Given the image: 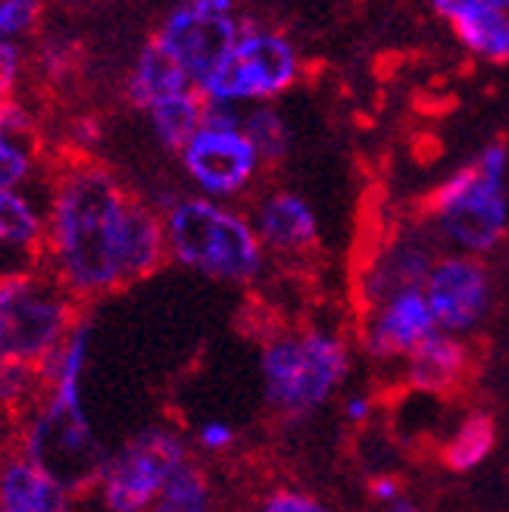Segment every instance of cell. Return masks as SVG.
I'll use <instances>...</instances> for the list:
<instances>
[{"label": "cell", "instance_id": "6da1fadb", "mask_svg": "<svg viewBox=\"0 0 509 512\" xmlns=\"http://www.w3.org/2000/svg\"><path fill=\"white\" fill-rule=\"evenodd\" d=\"M129 194L97 163H69L54 194V250L72 291L122 285V235Z\"/></svg>", "mask_w": 509, "mask_h": 512}, {"label": "cell", "instance_id": "7a4b0ae2", "mask_svg": "<svg viewBox=\"0 0 509 512\" xmlns=\"http://www.w3.org/2000/svg\"><path fill=\"white\" fill-rule=\"evenodd\" d=\"M88 328L79 325L69 335L57 372V394L50 406L38 416L29 434V463H35L44 475H50L63 491L88 488L104 469V450L94 441L88 419L79 400V375L85 366Z\"/></svg>", "mask_w": 509, "mask_h": 512}, {"label": "cell", "instance_id": "3957f363", "mask_svg": "<svg viewBox=\"0 0 509 512\" xmlns=\"http://www.w3.org/2000/svg\"><path fill=\"white\" fill-rule=\"evenodd\" d=\"M506 163V144L494 141L469 166L447 175L422 203L441 238L466 256L491 253L509 232Z\"/></svg>", "mask_w": 509, "mask_h": 512}, {"label": "cell", "instance_id": "277c9868", "mask_svg": "<svg viewBox=\"0 0 509 512\" xmlns=\"http://www.w3.org/2000/svg\"><path fill=\"white\" fill-rule=\"evenodd\" d=\"M263 391L266 403L288 422L313 416L332 400L350 375V347L332 331H300L272 338L263 347Z\"/></svg>", "mask_w": 509, "mask_h": 512}, {"label": "cell", "instance_id": "5b68a950", "mask_svg": "<svg viewBox=\"0 0 509 512\" xmlns=\"http://www.w3.org/2000/svg\"><path fill=\"white\" fill-rule=\"evenodd\" d=\"M166 244L178 263L222 281H253L263 269L257 228L207 197L175 203L166 216Z\"/></svg>", "mask_w": 509, "mask_h": 512}, {"label": "cell", "instance_id": "8992f818", "mask_svg": "<svg viewBox=\"0 0 509 512\" xmlns=\"http://www.w3.org/2000/svg\"><path fill=\"white\" fill-rule=\"evenodd\" d=\"M69 328L72 306L57 285L25 272L0 278V360L7 366L44 363Z\"/></svg>", "mask_w": 509, "mask_h": 512}, {"label": "cell", "instance_id": "52a82bcc", "mask_svg": "<svg viewBox=\"0 0 509 512\" xmlns=\"http://www.w3.org/2000/svg\"><path fill=\"white\" fill-rule=\"evenodd\" d=\"M300 75V57L291 38L282 32L244 25L235 50L228 54L213 82L203 88L213 104L235 100H269L288 91Z\"/></svg>", "mask_w": 509, "mask_h": 512}, {"label": "cell", "instance_id": "ba28073f", "mask_svg": "<svg viewBox=\"0 0 509 512\" xmlns=\"http://www.w3.org/2000/svg\"><path fill=\"white\" fill-rule=\"evenodd\" d=\"M228 10L232 7L225 0H216V4L213 0L185 4L166 19L163 32L157 35L160 44L188 72V79L200 91L213 82V75L222 69V63L241 38V25Z\"/></svg>", "mask_w": 509, "mask_h": 512}, {"label": "cell", "instance_id": "9c48e42d", "mask_svg": "<svg viewBox=\"0 0 509 512\" xmlns=\"http://www.w3.org/2000/svg\"><path fill=\"white\" fill-rule=\"evenodd\" d=\"M188 463L172 431L150 428L125 447L104 475V500L113 512H141L163 497L172 475Z\"/></svg>", "mask_w": 509, "mask_h": 512}, {"label": "cell", "instance_id": "30bf717a", "mask_svg": "<svg viewBox=\"0 0 509 512\" xmlns=\"http://www.w3.org/2000/svg\"><path fill=\"white\" fill-rule=\"evenodd\" d=\"M491 272L478 256L447 253L425 281V300L441 335H469L491 313Z\"/></svg>", "mask_w": 509, "mask_h": 512}, {"label": "cell", "instance_id": "8fae6325", "mask_svg": "<svg viewBox=\"0 0 509 512\" xmlns=\"http://www.w3.org/2000/svg\"><path fill=\"white\" fill-rule=\"evenodd\" d=\"M194 182L216 197L238 194L260 169V157L241 128H200L182 150Z\"/></svg>", "mask_w": 509, "mask_h": 512}, {"label": "cell", "instance_id": "7c38bea8", "mask_svg": "<svg viewBox=\"0 0 509 512\" xmlns=\"http://www.w3.org/2000/svg\"><path fill=\"white\" fill-rule=\"evenodd\" d=\"M431 335H438V325L422 291L397 294L363 316V350L378 363L406 360Z\"/></svg>", "mask_w": 509, "mask_h": 512}, {"label": "cell", "instance_id": "4fadbf2b", "mask_svg": "<svg viewBox=\"0 0 509 512\" xmlns=\"http://www.w3.org/2000/svg\"><path fill=\"white\" fill-rule=\"evenodd\" d=\"M435 263H438L435 244H431L425 235H419V232L394 235L372 256L363 278H360L363 306H366L363 313L375 310L378 303H385L397 294L422 291Z\"/></svg>", "mask_w": 509, "mask_h": 512}, {"label": "cell", "instance_id": "5bb4252c", "mask_svg": "<svg viewBox=\"0 0 509 512\" xmlns=\"http://www.w3.org/2000/svg\"><path fill=\"white\" fill-rule=\"evenodd\" d=\"M435 13L475 57L509 66V4H500V0H438Z\"/></svg>", "mask_w": 509, "mask_h": 512}, {"label": "cell", "instance_id": "9a60e30c", "mask_svg": "<svg viewBox=\"0 0 509 512\" xmlns=\"http://www.w3.org/2000/svg\"><path fill=\"white\" fill-rule=\"evenodd\" d=\"M475 369V353L463 338L431 335L406 356V384L431 397H450L463 388Z\"/></svg>", "mask_w": 509, "mask_h": 512}, {"label": "cell", "instance_id": "2e32d148", "mask_svg": "<svg viewBox=\"0 0 509 512\" xmlns=\"http://www.w3.org/2000/svg\"><path fill=\"white\" fill-rule=\"evenodd\" d=\"M257 238L275 253H307L319 244V219L294 191H272L257 210Z\"/></svg>", "mask_w": 509, "mask_h": 512}, {"label": "cell", "instance_id": "e0dca14e", "mask_svg": "<svg viewBox=\"0 0 509 512\" xmlns=\"http://www.w3.org/2000/svg\"><path fill=\"white\" fill-rule=\"evenodd\" d=\"M166 253V228L150 213L144 203L132 200L129 213H125V235H122V285H135V281L157 272Z\"/></svg>", "mask_w": 509, "mask_h": 512}, {"label": "cell", "instance_id": "ac0fdd59", "mask_svg": "<svg viewBox=\"0 0 509 512\" xmlns=\"http://www.w3.org/2000/svg\"><path fill=\"white\" fill-rule=\"evenodd\" d=\"M185 91H194L188 72L175 63V57L160 44V38L147 41V47L138 57V66L132 72V82H129L132 104L154 110L157 104H163V100L178 97Z\"/></svg>", "mask_w": 509, "mask_h": 512}, {"label": "cell", "instance_id": "d6986e66", "mask_svg": "<svg viewBox=\"0 0 509 512\" xmlns=\"http://www.w3.org/2000/svg\"><path fill=\"white\" fill-rule=\"evenodd\" d=\"M0 506L4 512H69V497L60 484L35 463H7L0 475Z\"/></svg>", "mask_w": 509, "mask_h": 512}, {"label": "cell", "instance_id": "ffe728a7", "mask_svg": "<svg viewBox=\"0 0 509 512\" xmlns=\"http://www.w3.org/2000/svg\"><path fill=\"white\" fill-rule=\"evenodd\" d=\"M497 444V425L491 413H469L460 428L450 434L441 450V463L450 472H472L491 456Z\"/></svg>", "mask_w": 509, "mask_h": 512}, {"label": "cell", "instance_id": "44dd1931", "mask_svg": "<svg viewBox=\"0 0 509 512\" xmlns=\"http://www.w3.org/2000/svg\"><path fill=\"white\" fill-rule=\"evenodd\" d=\"M203 116H207V104H203V97L197 91L169 97L150 110L157 135L169 150H185L191 144V138L203 128Z\"/></svg>", "mask_w": 509, "mask_h": 512}, {"label": "cell", "instance_id": "7402d4cb", "mask_svg": "<svg viewBox=\"0 0 509 512\" xmlns=\"http://www.w3.org/2000/svg\"><path fill=\"white\" fill-rule=\"evenodd\" d=\"M241 132L247 135L253 150H257L260 163H282L288 157V147H291L288 122L272 107H257L253 113H247L241 119Z\"/></svg>", "mask_w": 509, "mask_h": 512}, {"label": "cell", "instance_id": "603a6c76", "mask_svg": "<svg viewBox=\"0 0 509 512\" xmlns=\"http://www.w3.org/2000/svg\"><path fill=\"white\" fill-rule=\"evenodd\" d=\"M160 509L166 512H210V484L200 469L182 466L160 497Z\"/></svg>", "mask_w": 509, "mask_h": 512}, {"label": "cell", "instance_id": "cb8c5ba5", "mask_svg": "<svg viewBox=\"0 0 509 512\" xmlns=\"http://www.w3.org/2000/svg\"><path fill=\"white\" fill-rule=\"evenodd\" d=\"M41 235V222L35 210L16 197L13 191L0 188V244H35Z\"/></svg>", "mask_w": 509, "mask_h": 512}, {"label": "cell", "instance_id": "d4e9b609", "mask_svg": "<svg viewBox=\"0 0 509 512\" xmlns=\"http://www.w3.org/2000/svg\"><path fill=\"white\" fill-rule=\"evenodd\" d=\"M16 132H25V116L19 110L13 113V119L4 128H0V188H7V191H10V185L22 182L25 172H29V163H32L29 153L19 147Z\"/></svg>", "mask_w": 509, "mask_h": 512}, {"label": "cell", "instance_id": "484cf974", "mask_svg": "<svg viewBox=\"0 0 509 512\" xmlns=\"http://www.w3.org/2000/svg\"><path fill=\"white\" fill-rule=\"evenodd\" d=\"M260 512H332L322 500H316L313 494H303L294 488H278L272 494H266V500L260 503Z\"/></svg>", "mask_w": 509, "mask_h": 512}, {"label": "cell", "instance_id": "4316f807", "mask_svg": "<svg viewBox=\"0 0 509 512\" xmlns=\"http://www.w3.org/2000/svg\"><path fill=\"white\" fill-rule=\"evenodd\" d=\"M35 19H38V4H22V0L0 4V41H7L16 32L32 29Z\"/></svg>", "mask_w": 509, "mask_h": 512}, {"label": "cell", "instance_id": "83f0119b", "mask_svg": "<svg viewBox=\"0 0 509 512\" xmlns=\"http://www.w3.org/2000/svg\"><path fill=\"white\" fill-rule=\"evenodd\" d=\"M369 497L385 503V506H394L400 500V481L394 475H375L369 478Z\"/></svg>", "mask_w": 509, "mask_h": 512}, {"label": "cell", "instance_id": "f1b7e54d", "mask_svg": "<svg viewBox=\"0 0 509 512\" xmlns=\"http://www.w3.org/2000/svg\"><path fill=\"white\" fill-rule=\"evenodd\" d=\"M232 441H235V431L225 422H207L200 428V444L207 450H225Z\"/></svg>", "mask_w": 509, "mask_h": 512}, {"label": "cell", "instance_id": "f546056e", "mask_svg": "<svg viewBox=\"0 0 509 512\" xmlns=\"http://www.w3.org/2000/svg\"><path fill=\"white\" fill-rule=\"evenodd\" d=\"M16 66H19L16 47H10L7 41H0V94H7V91H10L13 75H16Z\"/></svg>", "mask_w": 509, "mask_h": 512}, {"label": "cell", "instance_id": "4dcf8cb0", "mask_svg": "<svg viewBox=\"0 0 509 512\" xmlns=\"http://www.w3.org/2000/svg\"><path fill=\"white\" fill-rule=\"evenodd\" d=\"M22 375H19V369L16 366H7L4 360H0V403H10L22 388Z\"/></svg>", "mask_w": 509, "mask_h": 512}, {"label": "cell", "instance_id": "1f68e13d", "mask_svg": "<svg viewBox=\"0 0 509 512\" xmlns=\"http://www.w3.org/2000/svg\"><path fill=\"white\" fill-rule=\"evenodd\" d=\"M369 413H372L369 397H350V400L344 403V416H347V422H353V425H363V422L369 419Z\"/></svg>", "mask_w": 509, "mask_h": 512}, {"label": "cell", "instance_id": "d6a6232c", "mask_svg": "<svg viewBox=\"0 0 509 512\" xmlns=\"http://www.w3.org/2000/svg\"><path fill=\"white\" fill-rule=\"evenodd\" d=\"M388 512H425V509H422V506H416V503H410V500H403V497H400V500H397L394 506H388Z\"/></svg>", "mask_w": 509, "mask_h": 512}, {"label": "cell", "instance_id": "836d02e7", "mask_svg": "<svg viewBox=\"0 0 509 512\" xmlns=\"http://www.w3.org/2000/svg\"><path fill=\"white\" fill-rule=\"evenodd\" d=\"M157 512H166V509H157Z\"/></svg>", "mask_w": 509, "mask_h": 512}, {"label": "cell", "instance_id": "e575fe53", "mask_svg": "<svg viewBox=\"0 0 509 512\" xmlns=\"http://www.w3.org/2000/svg\"><path fill=\"white\" fill-rule=\"evenodd\" d=\"M0 512H4V509H0Z\"/></svg>", "mask_w": 509, "mask_h": 512}]
</instances>
